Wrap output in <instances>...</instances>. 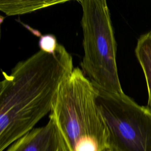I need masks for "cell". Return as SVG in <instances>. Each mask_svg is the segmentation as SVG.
<instances>
[{
  "mask_svg": "<svg viewBox=\"0 0 151 151\" xmlns=\"http://www.w3.org/2000/svg\"><path fill=\"white\" fill-rule=\"evenodd\" d=\"M73 58L59 44L18 63L0 83V151L34 128L51 112L59 88L73 70Z\"/></svg>",
  "mask_w": 151,
  "mask_h": 151,
  "instance_id": "6da1fadb",
  "label": "cell"
},
{
  "mask_svg": "<svg viewBox=\"0 0 151 151\" xmlns=\"http://www.w3.org/2000/svg\"><path fill=\"white\" fill-rule=\"evenodd\" d=\"M97 90L77 67L61 84L49 116L68 151H104L109 133L97 105Z\"/></svg>",
  "mask_w": 151,
  "mask_h": 151,
  "instance_id": "7a4b0ae2",
  "label": "cell"
},
{
  "mask_svg": "<svg viewBox=\"0 0 151 151\" xmlns=\"http://www.w3.org/2000/svg\"><path fill=\"white\" fill-rule=\"evenodd\" d=\"M84 55L81 70L99 91L124 93L116 63L117 44L106 0L78 1Z\"/></svg>",
  "mask_w": 151,
  "mask_h": 151,
  "instance_id": "3957f363",
  "label": "cell"
},
{
  "mask_svg": "<svg viewBox=\"0 0 151 151\" xmlns=\"http://www.w3.org/2000/svg\"><path fill=\"white\" fill-rule=\"evenodd\" d=\"M96 100L111 151H151V109L123 94L97 90Z\"/></svg>",
  "mask_w": 151,
  "mask_h": 151,
  "instance_id": "277c9868",
  "label": "cell"
},
{
  "mask_svg": "<svg viewBox=\"0 0 151 151\" xmlns=\"http://www.w3.org/2000/svg\"><path fill=\"white\" fill-rule=\"evenodd\" d=\"M6 151H68L54 119L44 126L34 128L15 141Z\"/></svg>",
  "mask_w": 151,
  "mask_h": 151,
  "instance_id": "5b68a950",
  "label": "cell"
},
{
  "mask_svg": "<svg viewBox=\"0 0 151 151\" xmlns=\"http://www.w3.org/2000/svg\"><path fill=\"white\" fill-rule=\"evenodd\" d=\"M65 2L67 1L1 0L0 10L8 16L22 15Z\"/></svg>",
  "mask_w": 151,
  "mask_h": 151,
  "instance_id": "8992f818",
  "label": "cell"
},
{
  "mask_svg": "<svg viewBox=\"0 0 151 151\" xmlns=\"http://www.w3.org/2000/svg\"><path fill=\"white\" fill-rule=\"evenodd\" d=\"M136 56L143 69L148 90V105L151 107V32L142 35L137 40Z\"/></svg>",
  "mask_w": 151,
  "mask_h": 151,
  "instance_id": "52a82bcc",
  "label": "cell"
},
{
  "mask_svg": "<svg viewBox=\"0 0 151 151\" xmlns=\"http://www.w3.org/2000/svg\"><path fill=\"white\" fill-rule=\"evenodd\" d=\"M58 45L59 44L57 42V38L51 34L42 35L38 42V46L40 50L48 54L54 52Z\"/></svg>",
  "mask_w": 151,
  "mask_h": 151,
  "instance_id": "ba28073f",
  "label": "cell"
},
{
  "mask_svg": "<svg viewBox=\"0 0 151 151\" xmlns=\"http://www.w3.org/2000/svg\"><path fill=\"white\" fill-rule=\"evenodd\" d=\"M104 151H111V150H110V149H109V148H107V149H106V150H104Z\"/></svg>",
  "mask_w": 151,
  "mask_h": 151,
  "instance_id": "9c48e42d",
  "label": "cell"
}]
</instances>
